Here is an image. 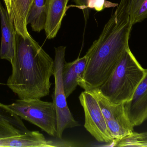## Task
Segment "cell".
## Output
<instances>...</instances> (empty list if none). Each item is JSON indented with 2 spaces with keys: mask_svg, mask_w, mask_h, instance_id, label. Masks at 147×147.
Segmentation results:
<instances>
[{
  "mask_svg": "<svg viewBox=\"0 0 147 147\" xmlns=\"http://www.w3.org/2000/svg\"><path fill=\"white\" fill-rule=\"evenodd\" d=\"M11 75L7 85L21 100L41 99L50 93L54 60L31 36L16 33Z\"/></svg>",
  "mask_w": 147,
  "mask_h": 147,
  "instance_id": "1",
  "label": "cell"
},
{
  "mask_svg": "<svg viewBox=\"0 0 147 147\" xmlns=\"http://www.w3.org/2000/svg\"><path fill=\"white\" fill-rule=\"evenodd\" d=\"M130 0H121L102 33L86 54L88 59L84 77L97 85L108 79L129 47L133 25L129 15Z\"/></svg>",
  "mask_w": 147,
  "mask_h": 147,
  "instance_id": "2",
  "label": "cell"
},
{
  "mask_svg": "<svg viewBox=\"0 0 147 147\" xmlns=\"http://www.w3.org/2000/svg\"><path fill=\"white\" fill-rule=\"evenodd\" d=\"M145 71L129 47L110 76L98 89L111 102L123 104L133 96Z\"/></svg>",
  "mask_w": 147,
  "mask_h": 147,
  "instance_id": "3",
  "label": "cell"
},
{
  "mask_svg": "<svg viewBox=\"0 0 147 147\" xmlns=\"http://www.w3.org/2000/svg\"><path fill=\"white\" fill-rule=\"evenodd\" d=\"M7 106L22 119L37 126L49 135L56 137L57 113L53 102L40 99H19Z\"/></svg>",
  "mask_w": 147,
  "mask_h": 147,
  "instance_id": "4",
  "label": "cell"
},
{
  "mask_svg": "<svg viewBox=\"0 0 147 147\" xmlns=\"http://www.w3.org/2000/svg\"><path fill=\"white\" fill-rule=\"evenodd\" d=\"M66 47L63 46L55 47L54 60L53 76L55 78V87L53 95V102L57 113V133L56 137L61 139L63 133L66 129L80 126L74 118L67 102L63 84V69L65 62V53Z\"/></svg>",
  "mask_w": 147,
  "mask_h": 147,
  "instance_id": "5",
  "label": "cell"
},
{
  "mask_svg": "<svg viewBox=\"0 0 147 147\" xmlns=\"http://www.w3.org/2000/svg\"><path fill=\"white\" fill-rule=\"evenodd\" d=\"M79 98L84 112L86 130L98 142L111 145L114 139L95 96L90 91L84 90Z\"/></svg>",
  "mask_w": 147,
  "mask_h": 147,
  "instance_id": "6",
  "label": "cell"
},
{
  "mask_svg": "<svg viewBox=\"0 0 147 147\" xmlns=\"http://www.w3.org/2000/svg\"><path fill=\"white\" fill-rule=\"evenodd\" d=\"M90 91L97 100L114 140L124 138L134 132V127L125 114L123 104L111 102L101 95L97 88Z\"/></svg>",
  "mask_w": 147,
  "mask_h": 147,
  "instance_id": "7",
  "label": "cell"
},
{
  "mask_svg": "<svg viewBox=\"0 0 147 147\" xmlns=\"http://www.w3.org/2000/svg\"><path fill=\"white\" fill-rule=\"evenodd\" d=\"M124 111L134 127L147 119V69L130 100L123 104Z\"/></svg>",
  "mask_w": 147,
  "mask_h": 147,
  "instance_id": "8",
  "label": "cell"
},
{
  "mask_svg": "<svg viewBox=\"0 0 147 147\" xmlns=\"http://www.w3.org/2000/svg\"><path fill=\"white\" fill-rule=\"evenodd\" d=\"M1 39L0 58L12 63L15 53L16 32L12 18L0 1Z\"/></svg>",
  "mask_w": 147,
  "mask_h": 147,
  "instance_id": "9",
  "label": "cell"
},
{
  "mask_svg": "<svg viewBox=\"0 0 147 147\" xmlns=\"http://www.w3.org/2000/svg\"><path fill=\"white\" fill-rule=\"evenodd\" d=\"M70 0H46L45 30L48 39H54L59 31L69 7Z\"/></svg>",
  "mask_w": 147,
  "mask_h": 147,
  "instance_id": "10",
  "label": "cell"
},
{
  "mask_svg": "<svg viewBox=\"0 0 147 147\" xmlns=\"http://www.w3.org/2000/svg\"><path fill=\"white\" fill-rule=\"evenodd\" d=\"M88 57L86 54L69 63L66 62L63 69V84L66 98H68L78 85V80L85 70Z\"/></svg>",
  "mask_w": 147,
  "mask_h": 147,
  "instance_id": "11",
  "label": "cell"
},
{
  "mask_svg": "<svg viewBox=\"0 0 147 147\" xmlns=\"http://www.w3.org/2000/svg\"><path fill=\"white\" fill-rule=\"evenodd\" d=\"M56 143L46 139L38 131H31L0 140V147H53Z\"/></svg>",
  "mask_w": 147,
  "mask_h": 147,
  "instance_id": "12",
  "label": "cell"
},
{
  "mask_svg": "<svg viewBox=\"0 0 147 147\" xmlns=\"http://www.w3.org/2000/svg\"><path fill=\"white\" fill-rule=\"evenodd\" d=\"M34 0H11V17L16 33L24 38L31 37L28 19Z\"/></svg>",
  "mask_w": 147,
  "mask_h": 147,
  "instance_id": "13",
  "label": "cell"
},
{
  "mask_svg": "<svg viewBox=\"0 0 147 147\" xmlns=\"http://www.w3.org/2000/svg\"><path fill=\"white\" fill-rule=\"evenodd\" d=\"M46 0H34L31 7L28 24H30L33 31L39 33L45 29L46 20Z\"/></svg>",
  "mask_w": 147,
  "mask_h": 147,
  "instance_id": "14",
  "label": "cell"
},
{
  "mask_svg": "<svg viewBox=\"0 0 147 147\" xmlns=\"http://www.w3.org/2000/svg\"><path fill=\"white\" fill-rule=\"evenodd\" d=\"M0 123L8 125L18 131L21 134L29 131L22 118L15 114L7 105L0 102Z\"/></svg>",
  "mask_w": 147,
  "mask_h": 147,
  "instance_id": "15",
  "label": "cell"
},
{
  "mask_svg": "<svg viewBox=\"0 0 147 147\" xmlns=\"http://www.w3.org/2000/svg\"><path fill=\"white\" fill-rule=\"evenodd\" d=\"M111 146L114 147H147V132L132 134L117 140Z\"/></svg>",
  "mask_w": 147,
  "mask_h": 147,
  "instance_id": "16",
  "label": "cell"
},
{
  "mask_svg": "<svg viewBox=\"0 0 147 147\" xmlns=\"http://www.w3.org/2000/svg\"><path fill=\"white\" fill-rule=\"evenodd\" d=\"M129 15L133 26L147 18V0H130Z\"/></svg>",
  "mask_w": 147,
  "mask_h": 147,
  "instance_id": "17",
  "label": "cell"
},
{
  "mask_svg": "<svg viewBox=\"0 0 147 147\" xmlns=\"http://www.w3.org/2000/svg\"><path fill=\"white\" fill-rule=\"evenodd\" d=\"M118 4L113 3L107 0H88V9H94L97 12L102 11L106 8L117 7Z\"/></svg>",
  "mask_w": 147,
  "mask_h": 147,
  "instance_id": "18",
  "label": "cell"
},
{
  "mask_svg": "<svg viewBox=\"0 0 147 147\" xmlns=\"http://www.w3.org/2000/svg\"><path fill=\"white\" fill-rule=\"evenodd\" d=\"M19 135L21 134L13 128L0 123V140Z\"/></svg>",
  "mask_w": 147,
  "mask_h": 147,
  "instance_id": "19",
  "label": "cell"
},
{
  "mask_svg": "<svg viewBox=\"0 0 147 147\" xmlns=\"http://www.w3.org/2000/svg\"><path fill=\"white\" fill-rule=\"evenodd\" d=\"M72 1L76 4V5H74V7L83 10L85 21L86 24L89 16V9L87 8L88 0H72Z\"/></svg>",
  "mask_w": 147,
  "mask_h": 147,
  "instance_id": "20",
  "label": "cell"
},
{
  "mask_svg": "<svg viewBox=\"0 0 147 147\" xmlns=\"http://www.w3.org/2000/svg\"><path fill=\"white\" fill-rule=\"evenodd\" d=\"M3 1L5 3V8L11 17V0H3Z\"/></svg>",
  "mask_w": 147,
  "mask_h": 147,
  "instance_id": "21",
  "label": "cell"
}]
</instances>
